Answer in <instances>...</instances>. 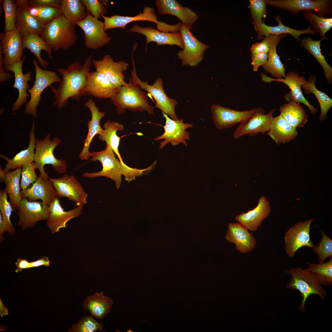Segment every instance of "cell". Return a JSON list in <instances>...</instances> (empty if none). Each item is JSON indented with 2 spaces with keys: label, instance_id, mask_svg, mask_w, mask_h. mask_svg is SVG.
<instances>
[{
  "label": "cell",
  "instance_id": "24",
  "mask_svg": "<svg viewBox=\"0 0 332 332\" xmlns=\"http://www.w3.org/2000/svg\"><path fill=\"white\" fill-rule=\"evenodd\" d=\"M156 4L159 14L175 16L191 29L199 18L195 11L176 0H157Z\"/></svg>",
  "mask_w": 332,
  "mask_h": 332
},
{
  "label": "cell",
  "instance_id": "31",
  "mask_svg": "<svg viewBox=\"0 0 332 332\" xmlns=\"http://www.w3.org/2000/svg\"><path fill=\"white\" fill-rule=\"evenodd\" d=\"M275 20L278 23V25L271 26H267L264 22L258 23L252 22L255 30L258 33L257 38L261 39L264 36L267 37L271 35H278L283 34H290L297 40H299V37L304 34H314L316 32L312 29L310 25L306 29L303 30H296L290 28L285 25L282 22L279 16H276Z\"/></svg>",
  "mask_w": 332,
  "mask_h": 332
},
{
  "label": "cell",
  "instance_id": "43",
  "mask_svg": "<svg viewBox=\"0 0 332 332\" xmlns=\"http://www.w3.org/2000/svg\"><path fill=\"white\" fill-rule=\"evenodd\" d=\"M316 79L315 76H310L302 87L305 93H312L317 99L321 109L319 117L320 121H322L326 119L328 111L332 106V100L325 93L319 91L316 88L315 85Z\"/></svg>",
  "mask_w": 332,
  "mask_h": 332
},
{
  "label": "cell",
  "instance_id": "60",
  "mask_svg": "<svg viewBox=\"0 0 332 332\" xmlns=\"http://www.w3.org/2000/svg\"><path fill=\"white\" fill-rule=\"evenodd\" d=\"M6 232V227L5 223L2 219L1 215L0 214V242L1 243L5 239L4 237V234Z\"/></svg>",
  "mask_w": 332,
  "mask_h": 332
},
{
  "label": "cell",
  "instance_id": "26",
  "mask_svg": "<svg viewBox=\"0 0 332 332\" xmlns=\"http://www.w3.org/2000/svg\"><path fill=\"white\" fill-rule=\"evenodd\" d=\"M118 88L103 74L97 71L89 72L87 76L86 90L88 95L99 98H113Z\"/></svg>",
  "mask_w": 332,
  "mask_h": 332
},
{
  "label": "cell",
  "instance_id": "38",
  "mask_svg": "<svg viewBox=\"0 0 332 332\" xmlns=\"http://www.w3.org/2000/svg\"><path fill=\"white\" fill-rule=\"evenodd\" d=\"M280 115L292 126L302 127L308 121V116L299 103L291 100L280 107Z\"/></svg>",
  "mask_w": 332,
  "mask_h": 332
},
{
  "label": "cell",
  "instance_id": "16",
  "mask_svg": "<svg viewBox=\"0 0 332 332\" xmlns=\"http://www.w3.org/2000/svg\"><path fill=\"white\" fill-rule=\"evenodd\" d=\"M59 198L66 197L77 206L87 203L88 194L81 184L73 175L66 174L57 179L49 178Z\"/></svg>",
  "mask_w": 332,
  "mask_h": 332
},
{
  "label": "cell",
  "instance_id": "34",
  "mask_svg": "<svg viewBox=\"0 0 332 332\" xmlns=\"http://www.w3.org/2000/svg\"><path fill=\"white\" fill-rule=\"evenodd\" d=\"M287 34L271 35L269 50L266 63L263 66L264 70L271 74L275 79L284 78L286 77L284 65L280 59L276 50L277 44L281 40L287 36Z\"/></svg>",
  "mask_w": 332,
  "mask_h": 332
},
{
  "label": "cell",
  "instance_id": "45",
  "mask_svg": "<svg viewBox=\"0 0 332 332\" xmlns=\"http://www.w3.org/2000/svg\"><path fill=\"white\" fill-rule=\"evenodd\" d=\"M308 266L305 269L312 274L319 283L329 287L332 284V257L326 262L314 264L307 262Z\"/></svg>",
  "mask_w": 332,
  "mask_h": 332
},
{
  "label": "cell",
  "instance_id": "3",
  "mask_svg": "<svg viewBox=\"0 0 332 332\" xmlns=\"http://www.w3.org/2000/svg\"><path fill=\"white\" fill-rule=\"evenodd\" d=\"M76 25L62 14L45 26L41 36L55 52L67 49L76 43Z\"/></svg>",
  "mask_w": 332,
  "mask_h": 332
},
{
  "label": "cell",
  "instance_id": "20",
  "mask_svg": "<svg viewBox=\"0 0 332 332\" xmlns=\"http://www.w3.org/2000/svg\"><path fill=\"white\" fill-rule=\"evenodd\" d=\"M96 71L103 74L118 89L126 85L123 72L127 69L129 64L124 61H114L109 54L100 60L92 59Z\"/></svg>",
  "mask_w": 332,
  "mask_h": 332
},
{
  "label": "cell",
  "instance_id": "61",
  "mask_svg": "<svg viewBox=\"0 0 332 332\" xmlns=\"http://www.w3.org/2000/svg\"><path fill=\"white\" fill-rule=\"evenodd\" d=\"M8 310L3 304L0 299V315L1 317L8 314Z\"/></svg>",
  "mask_w": 332,
  "mask_h": 332
},
{
  "label": "cell",
  "instance_id": "22",
  "mask_svg": "<svg viewBox=\"0 0 332 332\" xmlns=\"http://www.w3.org/2000/svg\"><path fill=\"white\" fill-rule=\"evenodd\" d=\"M127 32H135L144 36L146 37V50L148 44L151 42H156L157 45H175L180 47L182 49H184L182 38L180 32H163L151 26L143 27L136 24L133 25Z\"/></svg>",
  "mask_w": 332,
  "mask_h": 332
},
{
  "label": "cell",
  "instance_id": "11",
  "mask_svg": "<svg viewBox=\"0 0 332 332\" xmlns=\"http://www.w3.org/2000/svg\"><path fill=\"white\" fill-rule=\"evenodd\" d=\"M17 210L18 226L23 230L33 227L39 221L47 220L49 216V205L42 201H30L27 198H22Z\"/></svg>",
  "mask_w": 332,
  "mask_h": 332
},
{
  "label": "cell",
  "instance_id": "17",
  "mask_svg": "<svg viewBox=\"0 0 332 332\" xmlns=\"http://www.w3.org/2000/svg\"><path fill=\"white\" fill-rule=\"evenodd\" d=\"M162 113L163 117L165 119V124L163 126L164 132L161 135L154 139L155 141L164 140L160 142L159 148L163 149L169 143H170L173 146L177 145L182 143L187 146L186 140H189L190 135V133L186 130L192 128L193 124L184 123L182 118L177 120H172L169 118L166 114Z\"/></svg>",
  "mask_w": 332,
  "mask_h": 332
},
{
  "label": "cell",
  "instance_id": "49",
  "mask_svg": "<svg viewBox=\"0 0 332 332\" xmlns=\"http://www.w3.org/2000/svg\"><path fill=\"white\" fill-rule=\"evenodd\" d=\"M320 230L321 239L312 248L313 252L318 256V263H321L326 258L332 257V239L324 231Z\"/></svg>",
  "mask_w": 332,
  "mask_h": 332
},
{
  "label": "cell",
  "instance_id": "7",
  "mask_svg": "<svg viewBox=\"0 0 332 332\" xmlns=\"http://www.w3.org/2000/svg\"><path fill=\"white\" fill-rule=\"evenodd\" d=\"M134 51L132 50L131 56L133 69L131 71L130 74L132 82L138 85L140 89L145 90L151 95L156 102L155 107L160 109L162 113L168 115L173 120H179L175 111L178 102L176 100L169 98L166 94L163 89L162 79L160 77L157 78L152 85H150L147 81H142L137 76L133 57Z\"/></svg>",
  "mask_w": 332,
  "mask_h": 332
},
{
  "label": "cell",
  "instance_id": "35",
  "mask_svg": "<svg viewBox=\"0 0 332 332\" xmlns=\"http://www.w3.org/2000/svg\"><path fill=\"white\" fill-rule=\"evenodd\" d=\"M35 126L34 121L30 133V141L28 147L16 154L13 157L10 159L6 156L0 154V156L7 162L4 170L5 172L10 170L22 167L24 164L34 162L35 147Z\"/></svg>",
  "mask_w": 332,
  "mask_h": 332
},
{
  "label": "cell",
  "instance_id": "53",
  "mask_svg": "<svg viewBox=\"0 0 332 332\" xmlns=\"http://www.w3.org/2000/svg\"><path fill=\"white\" fill-rule=\"evenodd\" d=\"M83 4L93 17L100 19L102 16L107 13L106 6L98 0H81Z\"/></svg>",
  "mask_w": 332,
  "mask_h": 332
},
{
  "label": "cell",
  "instance_id": "58",
  "mask_svg": "<svg viewBox=\"0 0 332 332\" xmlns=\"http://www.w3.org/2000/svg\"><path fill=\"white\" fill-rule=\"evenodd\" d=\"M15 264V266L17 267L15 270L16 273L21 272L23 269L30 268V262H28L26 259L22 258H18Z\"/></svg>",
  "mask_w": 332,
  "mask_h": 332
},
{
  "label": "cell",
  "instance_id": "50",
  "mask_svg": "<svg viewBox=\"0 0 332 332\" xmlns=\"http://www.w3.org/2000/svg\"><path fill=\"white\" fill-rule=\"evenodd\" d=\"M0 1L4 13V32L14 30L16 28L17 12V6L15 1L12 0H1Z\"/></svg>",
  "mask_w": 332,
  "mask_h": 332
},
{
  "label": "cell",
  "instance_id": "33",
  "mask_svg": "<svg viewBox=\"0 0 332 332\" xmlns=\"http://www.w3.org/2000/svg\"><path fill=\"white\" fill-rule=\"evenodd\" d=\"M267 134L277 144L294 140L298 134L296 128L290 125L280 115L273 117Z\"/></svg>",
  "mask_w": 332,
  "mask_h": 332
},
{
  "label": "cell",
  "instance_id": "54",
  "mask_svg": "<svg viewBox=\"0 0 332 332\" xmlns=\"http://www.w3.org/2000/svg\"><path fill=\"white\" fill-rule=\"evenodd\" d=\"M270 36L265 37L261 42L254 43L250 48L251 54L265 53H268L270 48Z\"/></svg>",
  "mask_w": 332,
  "mask_h": 332
},
{
  "label": "cell",
  "instance_id": "37",
  "mask_svg": "<svg viewBox=\"0 0 332 332\" xmlns=\"http://www.w3.org/2000/svg\"><path fill=\"white\" fill-rule=\"evenodd\" d=\"M23 42L24 48L27 49L33 53L37 57L39 64L44 69H45L48 62L42 58L41 51H45L49 57L52 59V49L47 42L38 34L29 32L23 35Z\"/></svg>",
  "mask_w": 332,
  "mask_h": 332
},
{
  "label": "cell",
  "instance_id": "62",
  "mask_svg": "<svg viewBox=\"0 0 332 332\" xmlns=\"http://www.w3.org/2000/svg\"><path fill=\"white\" fill-rule=\"evenodd\" d=\"M6 178V172L2 170V167L0 165V182L2 183L4 182Z\"/></svg>",
  "mask_w": 332,
  "mask_h": 332
},
{
  "label": "cell",
  "instance_id": "51",
  "mask_svg": "<svg viewBox=\"0 0 332 332\" xmlns=\"http://www.w3.org/2000/svg\"><path fill=\"white\" fill-rule=\"evenodd\" d=\"M36 169L33 162L26 163L22 166L20 185L22 190L27 189L30 184L37 180L38 176L35 172Z\"/></svg>",
  "mask_w": 332,
  "mask_h": 332
},
{
  "label": "cell",
  "instance_id": "23",
  "mask_svg": "<svg viewBox=\"0 0 332 332\" xmlns=\"http://www.w3.org/2000/svg\"><path fill=\"white\" fill-rule=\"evenodd\" d=\"M84 205L77 206L68 211L64 210L56 198L49 205V216L47 225L52 234L58 232L60 229L66 227L67 223L70 219L78 217L82 213Z\"/></svg>",
  "mask_w": 332,
  "mask_h": 332
},
{
  "label": "cell",
  "instance_id": "42",
  "mask_svg": "<svg viewBox=\"0 0 332 332\" xmlns=\"http://www.w3.org/2000/svg\"><path fill=\"white\" fill-rule=\"evenodd\" d=\"M104 128L102 134L99 135L100 140L105 141L118 157L122 163H124L118 151L120 138L117 134L118 131H122L124 127L123 124L116 121L111 122L107 120L103 125Z\"/></svg>",
  "mask_w": 332,
  "mask_h": 332
},
{
  "label": "cell",
  "instance_id": "8",
  "mask_svg": "<svg viewBox=\"0 0 332 332\" xmlns=\"http://www.w3.org/2000/svg\"><path fill=\"white\" fill-rule=\"evenodd\" d=\"M33 62L34 67L35 78L34 85L28 90L30 97L29 101L26 103L24 112L26 114L35 118L37 116V108L39 105L42 92L52 83L59 82L61 79L55 72L41 68L36 60H33Z\"/></svg>",
  "mask_w": 332,
  "mask_h": 332
},
{
  "label": "cell",
  "instance_id": "25",
  "mask_svg": "<svg viewBox=\"0 0 332 332\" xmlns=\"http://www.w3.org/2000/svg\"><path fill=\"white\" fill-rule=\"evenodd\" d=\"M271 211L270 204L267 198L261 196L257 206L247 212H243L236 216L235 220L250 231H255L267 218Z\"/></svg>",
  "mask_w": 332,
  "mask_h": 332
},
{
  "label": "cell",
  "instance_id": "32",
  "mask_svg": "<svg viewBox=\"0 0 332 332\" xmlns=\"http://www.w3.org/2000/svg\"><path fill=\"white\" fill-rule=\"evenodd\" d=\"M113 303L112 299L105 296L101 291L87 296L83 302V307L94 318L102 319L110 313Z\"/></svg>",
  "mask_w": 332,
  "mask_h": 332
},
{
  "label": "cell",
  "instance_id": "28",
  "mask_svg": "<svg viewBox=\"0 0 332 332\" xmlns=\"http://www.w3.org/2000/svg\"><path fill=\"white\" fill-rule=\"evenodd\" d=\"M225 239L234 243L236 250L242 253L252 251L256 244L252 233L238 222L228 223Z\"/></svg>",
  "mask_w": 332,
  "mask_h": 332
},
{
  "label": "cell",
  "instance_id": "9",
  "mask_svg": "<svg viewBox=\"0 0 332 332\" xmlns=\"http://www.w3.org/2000/svg\"><path fill=\"white\" fill-rule=\"evenodd\" d=\"M191 29L181 23L180 32L182 36L184 48L177 52V55L181 60L183 65L193 67L197 65L203 60L204 53L209 46L196 38L191 32Z\"/></svg>",
  "mask_w": 332,
  "mask_h": 332
},
{
  "label": "cell",
  "instance_id": "41",
  "mask_svg": "<svg viewBox=\"0 0 332 332\" xmlns=\"http://www.w3.org/2000/svg\"><path fill=\"white\" fill-rule=\"evenodd\" d=\"M328 39L325 38L320 40H314L310 37H306L302 40L301 45L316 59L322 66L324 75L328 82L329 83H331L332 81V68L326 61L325 56L322 55L320 48L321 41Z\"/></svg>",
  "mask_w": 332,
  "mask_h": 332
},
{
  "label": "cell",
  "instance_id": "40",
  "mask_svg": "<svg viewBox=\"0 0 332 332\" xmlns=\"http://www.w3.org/2000/svg\"><path fill=\"white\" fill-rule=\"evenodd\" d=\"M15 26L23 35L27 33L33 32L41 36L45 28L44 25L21 6H17Z\"/></svg>",
  "mask_w": 332,
  "mask_h": 332
},
{
  "label": "cell",
  "instance_id": "21",
  "mask_svg": "<svg viewBox=\"0 0 332 332\" xmlns=\"http://www.w3.org/2000/svg\"><path fill=\"white\" fill-rule=\"evenodd\" d=\"M286 76L284 78L275 79L268 77L265 74L261 75L262 80L265 82L270 83L273 81L282 82L289 87L291 92L285 96L286 101H289L293 100L299 103H302L308 107L311 113H316L317 109L305 98L301 90V87L306 81L305 78L299 76L298 73L292 71L287 73Z\"/></svg>",
  "mask_w": 332,
  "mask_h": 332
},
{
  "label": "cell",
  "instance_id": "39",
  "mask_svg": "<svg viewBox=\"0 0 332 332\" xmlns=\"http://www.w3.org/2000/svg\"><path fill=\"white\" fill-rule=\"evenodd\" d=\"M22 169L21 167L13 171H9L5 172L6 178L4 182L5 189L14 210H17L22 199L20 184Z\"/></svg>",
  "mask_w": 332,
  "mask_h": 332
},
{
  "label": "cell",
  "instance_id": "57",
  "mask_svg": "<svg viewBox=\"0 0 332 332\" xmlns=\"http://www.w3.org/2000/svg\"><path fill=\"white\" fill-rule=\"evenodd\" d=\"M12 77L10 73L7 72L4 69L3 54L2 48L0 46V82L2 83L8 81Z\"/></svg>",
  "mask_w": 332,
  "mask_h": 332
},
{
  "label": "cell",
  "instance_id": "29",
  "mask_svg": "<svg viewBox=\"0 0 332 332\" xmlns=\"http://www.w3.org/2000/svg\"><path fill=\"white\" fill-rule=\"evenodd\" d=\"M26 58V56L18 62L4 69L7 72L11 71L14 74L15 81L13 87L17 89L18 92L17 100L13 103L12 111H15L19 109L26 102L28 97H30L27 92L30 86L28 84L31 80V71H29L24 74L22 72V65Z\"/></svg>",
  "mask_w": 332,
  "mask_h": 332
},
{
  "label": "cell",
  "instance_id": "55",
  "mask_svg": "<svg viewBox=\"0 0 332 332\" xmlns=\"http://www.w3.org/2000/svg\"><path fill=\"white\" fill-rule=\"evenodd\" d=\"M268 57V53H263L251 54V64L254 71L256 72L258 68L267 62Z\"/></svg>",
  "mask_w": 332,
  "mask_h": 332
},
{
  "label": "cell",
  "instance_id": "12",
  "mask_svg": "<svg viewBox=\"0 0 332 332\" xmlns=\"http://www.w3.org/2000/svg\"><path fill=\"white\" fill-rule=\"evenodd\" d=\"M256 108L242 111H237L219 105L211 107L212 118L216 128L219 130L227 129L237 124L247 122L254 114Z\"/></svg>",
  "mask_w": 332,
  "mask_h": 332
},
{
  "label": "cell",
  "instance_id": "18",
  "mask_svg": "<svg viewBox=\"0 0 332 332\" xmlns=\"http://www.w3.org/2000/svg\"><path fill=\"white\" fill-rule=\"evenodd\" d=\"M256 112L246 123L239 124L233 134L235 139H238L247 134L250 136L256 135L259 133L264 134L269 130L275 110L273 109L266 114L262 108H256Z\"/></svg>",
  "mask_w": 332,
  "mask_h": 332
},
{
  "label": "cell",
  "instance_id": "63",
  "mask_svg": "<svg viewBox=\"0 0 332 332\" xmlns=\"http://www.w3.org/2000/svg\"><path fill=\"white\" fill-rule=\"evenodd\" d=\"M99 1L103 5L106 6L108 4V0H101Z\"/></svg>",
  "mask_w": 332,
  "mask_h": 332
},
{
  "label": "cell",
  "instance_id": "15",
  "mask_svg": "<svg viewBox=\"0 0 332 332\" xmlns=\"http://www.w3.org/2000/svg\"><path fill=\"white\" fill-rule=\"evenodd\" d=\"M23 35L16 28L0 33V46L3 54L4 69L19 61L23 54Z\"/></svg>",
  "mask_w": 332,
  "mask_h": 332
},
{
  "label": "cell",
  "instance_id": "52",
  "mask_svg": "<svg viewBox=\"0 0 332 332\" xmlns=\"http://www.w3.org/2000/svg\"><path fill=\"white\" fill-rule=\"evenodd\" d=\"M248 7L251 10V17L254 22L262 23L267 14L266 0H250Z\"/></svg>",
  "mask_w": 332,
  "mask_h": 332
},
{
  "label": "cell",
  "instance_id": "10",
  "mask_svg": "<svg viewBox=\"0 0 332 332\" xmlns=\"http://www.w3.org/2000/svg\"><path fill=\"white\" fill-rule=\"evenodd\" d=\"M87 12L85 18L76 25L84 32L85 46L89 49H98L110 42L111 38L105 32L104 22L92 16L89 11Z\"/></svg>",
  "mask_w": 332,
  "mask_h": 332
},
{
  "label": "cell",
  "instance_id": "56",
  "mask_svg": "<svg viewBox=\"0 0 332 332\" xmlns=\"http://www.w3.org/2000/svg\"><path fill=\"white\" fill-rule=\"evenodd\" d=\"M31 3L45 6L60 8L61 0H30Z\"/></svg>",
  "mask_w": 332,
  "mask_h": 332
},
{
  "label": "cell",
  "instance_id": "1",
  "mask_svg": "<svg viewBox=\"0 0 332 332\" xmlns=\"http://www.w3.org/2000/svg\"><path fill=\"white\" fill-rule=\"evenodd\" d=\"M92 57L91 55L87 58L83 65L77 61L71 63L66 69H57L59 75L62 76L57 89L51 85L49 86L55 99L53 102V106L57 105L60 109L68 104L69 98L79 101L82 96L88 95L86 84L92 64Z\"/></svg>",
  "mask_w": 332,
  "mask_h": 332
},
{
  "label": "cell",
  "instance_id": "47",
  "mask_svg": "<svg viewBox=\"0 0 332 332\" xmlns=\"http://www.w3.org/2000/svg\"><path fill=\"white\" fill-rule=\"evenodd\" d=\"M92 315H85L81 317L78 322L68 330L70 332H101L103 330V324L98 322Z\"/></svg>",
  "mask_w": 332,
  "mask_h": 332
},
{
  "label": "cell",
  "instance_id": "44",
  "mask_svg": "<svg viewBox=\"0 0 332 332\" xmlns=\"http://www.w3.org/2000/svg\"><path fill=\"white\" fill-rule=\"evenodd\" d=\"M62 14L71 22L76 24L84 19L87 14L85 7L80 0H61Z\"/></svg>",
  "mask_w": 332,
  "mask_h": 332
},
{
  "label": "cell",
  "instance_id": "59",
  "mask_svg": "<svg viewBox=\"0 0 332 332\" xmlns=\"http://www.w3.org/2000/svg\"><path fill=\"white\" fill-rule=\"evenodd\" d=\"M30 268L37 267L43 266L48 267L50 265V261L48 258L45 256H43L41 258L36 261L30 262Z\"/></svg>",
  "mask_w": 332,
  "mask_h": 332
},
{
  "label": "cell",
  "instance_id": "6",
  "mask_svg": "<svg viewBox=\"0 0 332 332\" xmlns=\"http://www.w3.org/2000/svg\"><path fill=\"white\" fill-rule=\"evenodd\" d=\"M286 272L291 276L290 282L286 285L287 288L291 290H298L301 295V301L298 307L300 311H306L305 304L310 295L316 294L322 300L325 299L326 292L316 278L309 272L305 269L296 267L290 269Z\"/></svg>",
  "mask_w": 332,
  "mask_h": 332
},
{
  "label": "cell",
  "instance_id": "27",
  "mask_svg": "<svg viewBox=\"0 0 332 332\" xmlns=\"http://www.w3.org/2000/svg\"><path fill=\"white\" fill-rule=\"evenodd\" d=\"M84 105L88 108L91 113V118L87 123L88 134L84 141V146L79 154L80 159L82 160H88L91 156L89 148L91 143L96 135H100L104 132L100 125V121L105 115V113L101 112L99 108L96 105L95 101L89 99L85 102Z\"/></svg>",
  "mask_w": 332,
  "mask_h": 332
},
{
  "label": "cell",
  "instance_id": "4",
  "mask_svg": "<svg viewBox=\"0 0 332 332\" xmlns=\"http://www.w3.org/2000/svg\"><path fill=\"white\" fill-rule=\"evenodd\" d=\"M140 89L138 85L132 82L131 77L128 83L118 89L111 101L116 106L118 114L123 113L126 109L134 112L145 111L149 114L153 113L154 107L149 104L146 93Z\"/></svg>",
  "mask_w": 332,
  "mask_h": 332
},
{
  "label": "cell",
  "instance_id": "36",
  "mask_svg": "<svg viewBox=\"0 0 332 332\" xmlns=\"http://www.w3.org/2000/svg\"><path fill=\"white\" fill-rule=\"evenodd\" d=\"M15 1L17 6L23 7L44 26L62 15L59 8L33 4L28 0H16Z\"/></svg>",
  "mask_w": 332,
  "mask_h": 332
},
{
  "label": "cell",
  "instance_id": "48",
  "mask_svg": "<svg viewBox=\"0 0 332 332\" xmlns=\"http://www.w3.org/2000/svg\"><path fill=\"white\" fill-rule=\"evenodd\" d=\"M7 193L5 189L0 191V214L5 223L6 232L11 235H14L15 231L11 223L10 217L14 211L10 202L8 201Z\"/></svg>",
  "mask_w": 332,
  "mask_h": 332
},
{
  "label": "cell",
  "instance_id": "19",
  "mask_svg": "<svg viewBox=\"0 0 332 332\" xmlns=\"http://www.w3.org/2000/svg\"><path fill=\"white\" fill-rule=\"evenodd\" d=\"M104 20V29L107 30L114 28H121L124 29L127 24L130 23L139 21H147L154 23L157 24V30L161 31L163 29L165 23L159 21L154 9L148 6H145L142 12L136 15L132 16H124L115 14L110 17L102 15Z\"/></svg>",
  "mask_w": 332,
  "mask_h": 332
},
{
  "label": "cell",
  "instance_id": "30",
  "mask_svg": "<svg viewBox=\"0 0 332 332\" xmlns=\"http://www.w3.org/2000/svg\"><path fill=\"white\" fill-rule=\"evenodd\" d=\"M22 198H27L30 201L40 200L49 205L56 198L57 193L49 179L45 180L39 176L30 188L21 191Z\"/></svg>",
  "mask_w": 332,
  "mask_h": 332
},
{
  "label": "cell",
  "instance_id": "5",
  "mask_svg": "<svg viewBox=\"0 0 332 332\" xmlns=\"http://www.w3.org/2000/svg\"><path fill=\"white\" fill-rule=\"evenodd\" d=\"M61 140L54 137L51 140L50 133L42 140L35 139V147L34 162L36 169L39 170L40 176L43 179L48 180L49 177L44 170L45 165H52L57 172L65 173L67 168L66 161L61 159H57L54 156L53 151L60 143Z\"/></svg>",
  "mask_w": 332,
  "mask_h": 332
},
{
  "label": "cell",
  "instance_id": "14",
  "mask_svg": "<svg viewBox=\"0 0 332 332\" xmlns=\"http://www.w3.org/2000/svg\"><path fill=\"white\" fill-rule=\"evenodd\" d=\"M267 5L282 9L294 14L301 11L314 10L319 16L324 17L332 12L330 0H267Z\"/></svg>",
  "mask_w": 332,
  "mask_h": 332
},
{
  "label": "cell",
  "instance_id": "13",
  "mask_svg": "<svg viewBox=\"0 0 332 332\" xmlns=\"http://www.w3.org/2000/svg\"><path fill=\"white\" fill-rule=\"evenodd\" d=\"M313 220V219H310L304 222H298L286 232L284 240L285 251L289 257L294 256L295 252L302 247L312 248L314 246L310 235Z\"/></svg>",
  "mask_w": 332,
  "mask_h": 332
},
{
  "label": "cell",
  "instance_id": "2",
  "mask_svg": "<svg viewBox=\"0 0 332 332\" xmlns=\"http://www.w3.org/2000/svg\"><path fill=\"white\" fill-rule=\"evenodd\" d=\"M91 160L100 161L102 168L98 172H85L82 174L83 177L94 178L105 176L110 178L114 182L116 187L118 189L121 187L122 175L125 180L129 181L135 179L136 176L144 174V170L134 168L128 166L116 158L114 151L110 147L106 145L105 148L100 151L91 152Z\"/></svg>",
  "mask_w": 332,
  "mask_h": 332
},
{
  "label": "cell",
  "instance_id": "46",
  "mask_svg": "<svg viewBox=\"0 0 332 332\" xmlns=\"http://www.w3.org/2000/svg\"><path fill=\"white\" fill-rule=\"evenodd\" d=\"M303 16L310 23L312 29L322 38L332 27V18H325L317 15L310 10L304 11Z\"/></svg>",
  "mask_w": 332,
  "mask_h": 332
}]
</instances>
